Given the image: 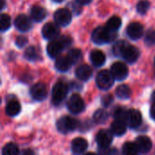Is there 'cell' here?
Listing matches in <instances>:
<instances>
[{
    "label": "cell",
    "instance_id": "e575fe53",
    "mask_svg": "<svg viewBox=\"0 0 155 155\" xmlns=\"http://www.w3.org/2000/svg\"><path fill=\"white\" fill-rule=\"evenodd\" d=\"M127 113L128 111L125 110L124 108L122 107H118L117 109H115L114 113V119H119V120H124L126 122V116H127Z\"/></svg>",
    "mask_w": 155,
    "mask_h": 155
},
{
    "label": "cell",
    "instance_id": "ab89813d",
    "mask_svg": "<svg viewBox=\"0 0 155 155\" xmlns=\"http://www.w3.org/2000/svg\"><path fill=\"white\" fill-rule=\"evenodd\" d=\"M150 114H151V117L155 121V103L152 105L151 107V110H150Z\"/></svg>",
    "mask_w": 155,
    "mask_h": 155
},
{
    "label": "cell",
    "instance_id": "30bf717a",
    "mask_svg": "<svg viewBox=\"0 0 155 155\" xmlns=\"http://www.w3.org/2000/svg\"><path fill=\"white\" fill-rule=\"evenodd\" d=\"M143 32H144V29H143V25H141L140 23H137V22L131 23L127 26V29H126L127 35L132 40L140 39L143 36Z\"/></svg>",
    "mask_w": 155,
    "mask_h": 155
},
{
    "label": "cell",
    "instance_id": "60d3db41",
    "mask_svg": "<svg viewBox=\"0 0 155 155\" xmlns=\"http://www.w3.org/2000/svg\"><path fill=\"white\" fill-rule=\"evenodd\" d=\"M76 1L79 2L83 5H88V4H90L93 0H76Z\"/></svg>",
    "mask_w": 155,
    "mask_h": 155
},
{
    "label": "cell",
    "instance_id": "5b68a950",
    "mask_svg": "<svg viewBox=\"0 0 155 155\" xmlns=\"http://www.w3.org/2000/svg\"><path fill=\"white\" fill-rule=\"evenodd\" d=\"M67 108L72 114H77L84 110L85 104L80 95L73 94L67 101Z\"/></svg>",
    "mask_w": 155,
    "mask_h": 155
},
{
    "label": "cell",
    "instance_id": "4dcf8cb0",
    "mask_svg": "<svg viewBox=\"0 0 155 155\" xmlns=\"http://www.w3.org/2000/svg\"><path fill=\"white\" fill-rule=\"evenodd\" d=\"M128 45H129V44H128L127 42H125V41H119V42H117V43L114 45V48H113V52H114V55L122 57V54H123V53H124L125 47H126Z\"/></svg>",
    "mask_w": 155,
    "mask_h": 155
},
{
    "label": "cell",
    "instance_id": "52a82bcc",
    "mask_svg": "<svg viewBox=\"0 0 155 155\" xmlns=\"http://www.w3.org/2000/svg\"><path fill=\"white\" fill-rule=\"evenodd\" d=\"M54 18L58 25L66 26L72 21V12L67 8H60L55 11Z\"/></svg>",
    "mask_w": 155,
    "mask_h": 155
},
{
    "label": "cell",
    "instance_id": "ee69618b",
    "mask_svg": "<svg viewBox=\"0 0 155 155\" xmlns=\"http://www.w3.org/2000/svg\"><path fill=\"white\" fill-rule=\"evenodd\" d=\"M53 1H54V2H56V3H61V2H63L64 0H53Z\"/></svg>",
    "mask_w": 155,
    "mask_h": 155
},
{
    "label": "cell",
    "instance_id": "cb8c5ba5",
    "mask_svg": "<svg viewBox=\"0 0 155 155\" xmlns=\"http://www.w3.org/2000/svg\"><path fill=\"white\" fill-rule=\"evenodd\" d=\"M115 94H116V95H117L118 98L126 100V99H129L130 98V96L132 94V91H131V88L128 85H126V84H121V85H119L116 88Z\"/></svg>",
    "mask_w": 155,
    "mask_h": 155
},
{
    "label": "cell",
    "instance_id": "4316f807",
    "mask_svg": "<svg viewBox=\"0 0 155 155\" xmlns=\"http://www.w3.org/2000/svg\"><path fill=\"white\" fill-rule=\"evenodd\" d=\"M123 153L127 155H134L139 153V150L135 143H126L123 146Z\"/></svg>",
    "mask_w": 155,
    "mask_h": 155
},
{
    "label": "cell",
    "instance_id": "1f68e13d",
    "mask_svg": "<svg viewBox=\"0 0 155 155\" xmlns=\"http://www.w3.org/2000/svg\"><path fill=\"white\" fill-rule=\"evenodd\" d=\"M144 44L148 46H151L155 44V29L150 28L145 33Z\"/></svg>",
    "mask_w": 155,
    "mask_h": 155
},
{
    "label": "cell",
    "instance_id": "74e56055",
    "mask_svg": "<svg viewBox=\"0 0 155 155\" xmlns=\"http://www.w3.org/2000/svg\"><path fill=\"white\" fill-rule=\"evenodd\" d=\"M81 4L79 2H71V4L69 5V6L71 7V10L75 13L76 15H78L80 12H81Z\"/></svg>",
    "mask_w": 155,
    "mask_h": 155
},
{
    "label": "cell",
    "instance_id": "83f0119b",
    "mask_svg": "<svg viewBox=\"0 0 155 155\" xmlns=\"http://www.w3.org/2000/svg\"><path fill=\"white\" fill-rule=\"evenodd\" d=\"M2 153L4 155H17L19 153V149L16 144L13 143H9L4 146L2 150Z\"/></svg>",
    "mask_w": 155,
    "mask_h": 155
},
{
    "label": "cell",
    "instance_id": "3957f363",
    "mask_svg": "<svg viewBox=\"0 0 155 155\" xmlns=\"http://www.w3.org/2000/svg\"><path fill=\"white\" fill-rule=\"evenodd\" d=\"M114 77L112 74V72H109L107 70H103L98 73L96 76V84L99 89L101 90H109L114 83Z\"/></svg>",
    "mask_w": 155,
    "mask_h": 155
},
{
    "label": "cell",
    "instance_id": "ba28073f",
    "mask_svg": "<svg viewBox=\"0 0 155 155\" xmlns=\"http://www.w3.org/2000/svg\"><path fill=\"white\" fill-rule=\"evenodd\" d=\"M111 72H112L114 77L118 81L124 80L127 77L128 73H129L127 66L122 62L114 63L111 67Z\"/></svg>",
    "mask_w": 155,
    "mask_h": 155
},
{
    "label": "cell",
    "instance_id": "8992f818",
    "mask_svg": "<svg viewBox=\"0 0 155 155\" xmlns=\"http://www.w3.org/2000/svg\"><path fill=\"white\" fill-rule=\"evenodd\" d=\"M114 139V134L109 130H101L96 134V143L100 149L109 148Z\"/></svg>",
    "mask_w": 155,
    "mask_h": 155
},
{
    "label": "cell",
    "instance_id": "d4e9b609",
    "mask_svg": "<svg viewBox=\"0 0 155 155\" xmlns=\"http://www.w3.org/2000/svg\"><path fill=\"white\" fill-rule=\"evenodd\" d=\"M24 55H25V58L27 59L28 61H37L41 59L39 52L35 46H28L25 49Z\"/></svg>",
    "mask_w": 155,
    "mask_h": 155
},
{
    "label": "cell",
    "instance_id": "2e32d148",
    "mask_svg": "<svg viewBox=\"0 0 155 155\" xmlns=\"http://www.w3.org/2000/svg\"><path fill=\"white\" fill-rule=\"evenodd\" d=\"M15 27L21 32H27L32 27V23L25 15H19L15 19Z\"/></svg>",
    "mask_w": 155,
    "mask_h": 155
},
{
    "label": "cell",
    "instance_id": "d590c367",
    "mask_svg": "<svg viewBox=\"0 0 155 155\" xmlns=\"http://www.w3.org/2000/svg\"><path fill=\"white\" fill-rule=\"evenodd\" d=\"M57 39H58V41L60 42V44L62 45V46L64 47V48H67V47L70 46L71 44H72V39H71V37H69V36H67V35H62V36H60V37L57 38Z\"/></svg>",
    "mask_w": 155,
    "mask_h": 155
},
{
    "label": "cell",
    "instance_id": "277c9868",
    "mask_svg": "<svg viewBox=\"0 0 155 155\" xmlns=\"http://www.w3.org/2000/svg\"><path fill=\"white\" fill-rule=\"evenodd\" d=\"M68 92V86L63 82H57L52 89V101L57 105L61 104L66 97Z\"/></svg>",
    "mask_w": 155,
    "mask_h": 155
},
{
    "label": "cell",
    "instance_id": "7402d4cb",
    "mask_svg": "<svg viewBox=\"0 0 155 155\" xmlns=\"http://www.w3.org/2000/svg\"><path fill=\"white\" fill-rule=\"evenodd\" d=\"M30 14H31V17L35 22H41V21H43L46 17V15H47L46 10L44 7L39 6V5H34V6H32L31 11H30Z\"/></svg>",
    "mask_w": 155,
    "mask_h": 155
},
{
    "label": "cell",
    "instance_id": "bcb514c9",
    "mask_svg": "<svg viewBox=\"0 0 155 155\" xmlns=\"http://www.w3.org/2000/svg\"><path fill=\"white\" fill-rule=\"evenodd\" d=\"M154 64H155V60H154Z\"/></svg>",
    "mask_w": 155,
    "mask_h": 155
},
{
    "label": "cell",
    "instance_id": "d6986e66",
    "mask_svg": "<svg viewBox=\"0 0 155 155\" xmlns=\"http://www.w3.org/2000/svg\"><path fill=\"white\" fill-rule=\"evenodd\" d=\"M63 50H64V47L62 46V45L60 44L58 39L51 41V43H49L46 47L47 54L51 58H54V57L58 56V54Z\"/></svg>",
    "mask_w": 155,
    "mask_h": 155
},
{
    "label": "cell",
    "instance_id": "8d00e7d4",
    "mask_svg": "<svg viewBox=\"0 0 155 155\" xmlns=\"http://www.w3.org/2000/svg\"><path fill=\"white\" fill-rule=\"evenodd\" d=\"M114 102V97L111 94H107L103 97L102 99V104L104 107H109Z\"/></svg>",
    "mask_w": 155,
    "mask_h": 155
},
{
    "label": "cell",
    "instance_id": "44dd1931",
    "mask_svg": "<svg viewBox=\"0 0 155 155\" xmlns=\"http://www.w3.org/2000/svg\"><path fill=\"white\" fill-rule=\"evenodd\" d=\"M21 111V105L19 102L15 99H11L6 103L5 113L9 116H15Z\"/></svg>",
    "mask_w": 155,
    "mask_h": 155
},
{
    "label": "cell",
    "instance_id": "f6af8a7d",
    "mask_svg": "<svg viewBox=\"0 0 155 155\" xmlns=\"http://www.w3.org/2000/svg\"><path fill=\"white\" fill-rule=\"evenodd\" d=\"M152 98H153V100L155 101V92L153 93V95H152Z\"/></svg>",
    "mask_w": 155,
    "mask_h": 155
},
{
    "label": "cell",
    "instance_id": "b9f144b4",
    "mask_svg": "<svg viewBox=\"0 0 155 155\" xmlns=\"http://www.w3.org/2000/svg\"><path fill=\"white\" fill-rule=\"evenodd\" d=\"M5 0H1V7H0V9L3 10L5 8Z\"/></svg>",
    "mask_w": 155,
    "mask_h": 155
},
{
    "label": "cell",
    "instance_id": "f35d334b",
    "mask_svg": "<svg viewBox=\"0 0 155 155\" xmlns=\"http://www.w3.org/2000/svg\"><path fill=\"white\" fill-rule=\"evenodd\" d=\"M26 44H27V38L25 36H18L15 40V45L19 48L24 47Z\"/></svg>",
    "mask_w": 155,
    "mask_h": 155
},
{
    "label": "cell",
    "instance_id": "7a4b0ae2",
    "mask_svg": "<svg viewBox=\"0 0 155 155\" xmlns=\"http://www.w3.org/2000/svg\"><path fill=\"white\" fill-rule=\"evenodd\" d=\"M56 127L60 133L68 134L69 132L74 131L79 127V122L70 116H64L57 121Z\"/></svg>",
    "mask_w": 155,
    "mask_h": 155
},
{
    "label": "cell",
    "instance_id": "4fadbf2b",
    "mask_svg": "<svg viewBox=\"0 0 155 155\" xmlns=\"http://www.w3.org/2000/svg\"><path fill=\"white\" fill-rule=\"evenodd\" d=\"M139 55H140L139 50L135 46L128 45L125 47V49H124V53L122 54V57L126 62H128L130 64H133L139 58Z\"/></svg>",
    "mask_w": 155,
    "mask_h": 155
},
{
    "label": "cell",
    "instance_id": "ffe728a7",
    "mask_svg": "<svg viewBox=\"0 0 155 155\" xmlns=\"http://www.w3.org/2000/svg\"><path fill=\"white\" fill-rule=\"evenodd\" d=\"M90 60H91L92 64L94 66L100 67V66L104 64L106 57H105V54L102 51H100V50H94V51L91 52Z\"/></svg>",
    "mask_w": 155,
    "mask_h": 155
},
{
    "label": "cell",
    "instance_id": "f1b7e54d",
    "mask_svg": "<svg viewBox=\"0 0 155 155\" xmlns=\"http://www.w3.org/2000/svg\"><path fill=\"white\" fill-rule=\"evenodd\" d=\"M108 119V113L105 110L99 109L94 114V120L97 124H104Z\"/></svg>",
    "mask_w": 155,
    "mask_h": 155
},
{
    "label": "cell",
    "instance_id": "7bdbcfd3",
    "mask_svg": "<svg viewBox=\"0 0 155 155\" xmlns=\"http://www.w3.org/2000/svg\"><path fill=\"white\" fill-rule=\"evenodd\" d=\"M23 153L25 154V153H28V154H33V152H31V151H29V150H26V151H24L23 152Z\"/></svg>",
    "mask_w": 155,
    "mask_h": 155
},
{
    "label": "cell",
    "instance_id": "e0dca14e",
    "mask_svg": "<svg viewBox=\"0 0 155 155\" xmlns=\"http://www.w3.org/2000/svg\"><path fill=\"white\" fill-rule=\"evenodd\" d=\"M75 75L81 81H87L93 75V69L87 64H82L76 68Z\"/></svg>",
    "mask_w": 155,
    "mask_h": 155
},
{
    "label": "cell",
    "instance_id": "7c38bea8",
    "mask_svg": "<svg viewBox=\"0 0 155 155\" xmlns=\"http://www.w3.org/2000/svg\"><path fill=\"white\" fill-rule=\"evenodd\" d=\"M142 114L138 110L131 109L127 113L126 116V123L131 128H137L142 124Z\"/></svg>",
    "mask_w": 155,
    "mask_h": 155
},
{
    "label": "cell",
    "instance_id": "5bb4252c",
    "mask_svg": "<svg viewBox=\"0 0 155 155\" xmlns=\"http://www.w3.org/2000/svg\"><path fill=\"white\" fill-rule=\"evenodd\" d=\"M135 143L139 150V153H147L151 151V149L153 147L151 139L144 135H142V136H139L138 138H136Z\"/></svg>",
    "mask_w": 155,
    "mask_h": 155
},
{
    "label": "cell",
    "instance_id": "d6a6232c",
    "mask_svg": "<svg viewBox=\"0 0 155 155\" xmlns=\"http://www.w3.org/2000/svg\"><path fill=\"white\" fill-rule=\"evenodd\" d=\"M67 56L69 57V59L71 60V62L74 64L77 63L81 59V57H82V52L79 49H72V50H70L68 52Z\"/></svg>",
    "mask_w": 155,
    "mask_h": 155
},
{
    "label": "cell",
    "instance_id": "9a60e30c",
    "mask_svg": "<svg viewBox=\"0 0 155 155\" xmlns=\"http://www.w3.org/2000/svg\"><path fill=\"white\" fill-rule=\"evenodd\" d=\"M72 152L75 154H82L84 153L88 148V143L84 138L78 137L73 140L72 142Z\"/></svg>",
    "mask_w": 155,
    "mask_h": 155
},
{
    "label": "cell",
    "instance_id": "6da1fadb",
    "mask_svg": "<svg viewBox=\"0 0 155 155\" xmlns=\"http://www.w3.org/2000/svg\"><path fill=\"white\" fill-rule=\"evenodd\" d=\"M116 37V32L109 30L106 26H99L95 28L92 34V39L94 43L97 45H104L110 43Z\"/></svg>",
    "mask_w": 155,
    "mask_h": 155
},
{
    "label": "cell",
    "instance_id": "603a6c76",
    "mask_svg": "<svg viewBox=\"0 0 155 155\" xmlns=\"http://www.w3.org/2000/svg\"><path fill=\"white\" fill-rule=\"evenodd\" d=\"M73 63L69 59V57L66 56H60L55 61V68L60 72H66L70 69Z\"/></svg>",
    "mask_w": 155,
    "mask_h": 155
},
{
    "label": "cell",
    "instance_id": "836d02e7",
    "mask_svg": "<svg viewBox=\"0 0 155 155\" xmlns=\"http://www.w3.org/2000/svg\"><path fill=\"white\" fill-rule=\"evenodd\" d=\"M150 7V2L148 0H141L136 5L137 12L141 15H145Z\"/></svg>",
    "mask_w": 155,
    "mask_h": 155
},
{
    "label": "cell",
    "instance_id": "ac0fdd59",
    "mask_svg": "<svg viewBox=\"0 0 155 155\" xmlns=\"http://www.w3.org/2000/svg\"><path fill=\"white\" fill-rule=\"evenodd\" d=\"M127 129V123L124 120L115 119L111 125L112 133L116 136H122L125 134Z\"/></svg>",
    "mask_w": 155,
    "mask_h": 155
},
{
    "label": "cell",
    "instance_id": "9c48e42d",
    "mask_svg": "<svg viewBox=\"0 0 155 155\" xmlns=\"http://www.w3.org/2000/svg\"><path fill=\"white\" fill-rule=\"evenodd\" d=\"M30 94L32 98L35 101H43L47 96V88L46 85L43 83L35 84L32 86L30 90Z\"/></svg>",
    "mask_w": 155,
    "mask_h": 155
},
{
    "label": "cell",
    "instance_id": "8fae6325",
    "mask_svg": "<svg viewBox=\"0 0 155 155\" xmlns=\"http://www.w3.org/2000/svg\"><path fill=\"white\" fill-rule=\"evenodd\" d=\"M42 35L47 40H54L59 35V27L57 24L46 23L42 28Z\"/></svg>",
    "mask_w": 155,
    "mask_h": 155
},
{
    "label": "cell",
    "instance_id": "484cf974",
    "mask_svg": "<svg viewBox=\"0 0 155 155\" xmlns=\"http://www.w3.org/2000/svg\"><path fill=\"white\" fill-rule=\"evenodd\" d=\"M122 25V19L119 16H112L106 23V27L109 30L116 32Z\"/></svg>",
    "mask_w": 155,
    "mask_h": 155
},
{
    "label": "cell",
    "instance_id": "f546056e",
    "mask_svg": "<svg viewBox=\"0 0 155 155\" xmlns=\"http://www.w3.org/2000/svg\"><path fill=\"white\" fill-rule=\"evenodd\" d=\"M11 25V18L6 14H2L0 16V30L1 32H5L9 29Z\"/></svg>",
    "mask_w": 155,
    "mask_h": 155
}]
</instances>
